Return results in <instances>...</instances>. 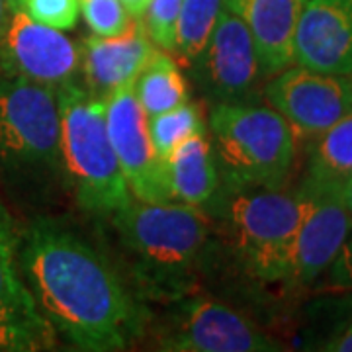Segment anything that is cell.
<instances>
[{
  "label": "cell",
  "mask_w": 352,
  "mask_h": 352,
  "mask_svg": "<svg viewBox=\"0 0 352 352\" xmlns=\"http://www.w3.org/2000/svg\"><path fill=\"white\" fill-rule=\"evenodd\" d=\"M342 198H344V204H346V208L352 215V175L342 180Z\"/></svg>",
  "instance_id": "28"
},
{
  "label": "cell",
  "mask_w": 352,
  "mask_h": 352,
  "mask_svg": "<svg viewBox=\"0 0 352 352\" xmlns=\"http://www.w3.org/2000/svg\"><path fill=\"white\" fill-rule=\"evenodd\" d=\"M327 270L335 288L352 292V233L349 235V239L344 241L342 249L335 256V261L331 263Z\"/></svg>",
  "instance_id": "25"
},
{
  "label": "cell",
  "mask_w": 352,
  "mask_h": 352,
  "mask_svg": "<svg viewBox=\"0 0 352 352\" xmlns=\"http://www.w3.org/2000/svg\"><path fill=\"white\" fill-rule=\"evenodd\" d=\"M190 69L198 88L212 104L252 102L264 78L247 25L227 6L219 12L212 38Z\"/></svg>",
  "instance_id": "8"
},
{
  "label": "cell",
  "mask_w": 352,
  "mask_h": 352,
  "mask_svg": "<svg viewBox=\"0 0 352 352\" xmlns=\"http://www.w3.org/2000/svg\"><path fill=\"white\" fill-rule=\"evenodd\" d=\"M57 90L16 76L0 78V173L59 166Z\"/></svg>",
  "instance_id": "6"
},
{
  "label": "cell",
  "mask_w": 352,
  "mask_h": 352,
  "mask_svg": "<svg viewBox=\"0 0 352 352\" xmlns=\"http://www.w3.org/2000/svg\"><path fill=\"white\" fill-rule=\"evenodd\" d=\"M200 131H208V129L204 126L200 108L190 100L176 106L173 110L149 116L151 141L155 145V151L164 163L178 143H182L186 138Z\"/></svg>",
  "instance_id": "21"
},
{
  "label": "cell",
  "mask_w": 352,
  "mask_h": 352,
  "mask_svg": "<svg viewBox=\"0 0 352 352\" xmlns=\"http://www.w3.org/2000/svg\"><path fill=\"white\" fill-rule=\"evenodd\" d=\"M319 349L329 352H352V323L340 329L333 337H329Z\"/></svg>",
  "instance_id": "26"
},
{
  "label": "cell",
  "mask_w": 352,
  "mask_h": 352,
  "mask_svg": "<svg viewBox=\"0 0 352 352\" xmlns=\"http://www.w3.org/2000/svg\"><path fill=\"white\" fill-rule=\"evenodd\" d=\"M223 0H182L175 25L173 55L182 65H192L212 38Z\"/></svg>",
  "instance_id": "20"
},
{
  "label": "cell",
  "mask_w": 352,
  "mask_h": 352,
  "mask_svg": "<svg viewBox=\"0 0 352 352\" xmlns=\"http://www.w3.org/2000/svg\"><path fill=\"white\" fill-rule=\"evenodd\" d=\"M151 0H122V4L127 8V12L133 18H143V14L147 10Z\"/></svg>",
  "instance_id": "27"
},
{
  "label": "cell",
  "mask_w": 352,
  "mask_h": 352,
  "mask_svg": "<svg viewBox=\"0 0 352 352\" xmlns=\"http://www.w3.org/2000/svg\"><path fill=\"white\" fill-rule=\"evenodd\" d=\"M18 263L39 311L76 351H124L145 327L143 307L110 263L61 223L36 219Z\"/></svg>",
  "instance_id": "1"
},
{
  "label": "cell",
  "mask_w": 352,
  "mask_h": 352,
  "mask_svg": "<svg viewBox=\"0 0 352 352\" xmlns=\"http://www.w3.org/2000/svg\"><path fill=\"white\" fill-rule=\"evenodd\" d=\"M57 104L61 118L59 164L76 204L90 214H116L133 196L110 141L106 100L73 80L57 88Z\"/></svg>",
  "instance_id": "3"
},
{
  "label": "cell",
  "mask_w": 352,
  "mask_h": 352,
  "mask_svg": "<svg viewBox=\"0 0 352 352\" xmlns=\"http://www.w3.org/2000/svg\"><path fill=\"white\" fill-rule=\"evenodd\" d=\"M118 239L135 264L139 284L155 294H178L210 241L208 215L180 201L131 200L112 214Z\"/></svg>",
  "instance_id": "2"
},
{
  "label": "cell",
  "mask_w": 352,
  "mask_h": 352,
  "mask_svg": "<svg viewBox=\"0 0 352 352\" xmlns=\"http://www.w3.org/2000/svg\"><path fill=\"white\" fill-rule=\"evenodd\" d=\"M251 34L264 78L294 65V36L305 0H223Z\"/></svg>",
  "instance_id": "16"
},
{
  "label": "cell",
  "mask_w": 352,
  "mask_h": 352,
  "mask_svg": "<svg viewBox=\"0 0 352 352\" xmlns=\"http://www.w3.org/2000/svg\"><path fill=\"white\" fill-rule=\"evenodd\" d=\"M80 12L90 32L102 38L124 34L135 20L122 0H80Z\"/></svg>",
  "instance_id": "22"
},
{
  "label": "cell",
  "mask_w": 352,
  "mask_h": 352,
  "mask_svg": "<svg viewBox=\"0 0 352 352\" xmlns=\"http://www.w3.org/2000/svg\"><path fill=\"white\" fill-rule=\"evenodd\" d=\"M10 4L24 10L39 24L61 32L75 28L80 14V0H10Z\"/></svg>",
  "instance_id": "23"
},
{
  "label": "cell",
  "mask_w": 352,
  "mask_h": 352,
  "mask_svg": "<svg viewBox=\"0 0 352 352\" xmlns=\"http://www.w3.org/2000/svg\"><path fill=\"white\" fill-rule=\"evenodd\" d=\"M161 351L175 352H274L280 342L245 315L214 300H188L159 339Z\"/></svg>",
  "instance_id": "12"
},
{
  "label": "cell",
  "mask_w": 352,
  "mask_h": 352,
  "mask_svg": "<svg viewBox=\"0 0 352 352\" xmlns=\"http://www.w3.org/2000/svg\"><path fill=\"white\" fill-rule=\"evenodd\" d=\"M133 90L147 116L173 110L188 100V87L173 53L155 47L133 82Z\"/></svg>",
  "instance_id": "18"
},
{
  "label": "cell",
  "mask_w": 352,
  "mask_h": 352,
  "mask_svg": "<svg viewBox=\"0 0 352 352\" xmlns=\"http://www.w3.org/2000/svg\"><path fill=\"white\" fill-rule=\"evenodd\" d=\"M8 12H10V0H0V36L4 32V25L8 20Z\"/></svg>",
  "instance_id": "29"
},
{
  "label": "cell",
  "mask_w": 352,
  "mask_h": 352,
  "mask_svg": "<svg viewBox=\"0 0 352 352\" xmlns=\"http://www.w3.org/2000/svg\"><path fill=\"white\" fill-rule=\"evenodd\" d=\"M166 180L173 200L201 208L219 190V175L215 166L208 131H200L178 143L166 159Z\"/></svg>",
  "instance_id": "17"
},
{
  "label": "cell",
  "mask_w": 352,
  "mask_h": 352,
  "mask_svg": "<svg viewBox=\"0 0 352 352\" xmlns=\"http://www.w3.org/2000/svg\"><path fill=\"white\" fill-rule=\"evenodd\" d=\"M210 133L223 190L286 184L296 161L298 135L274 108L254 102L214 104Z\"/></svg>",
  "instance_id": "4"
},
{
  "label": "cell",
  "mask_w": 352,
  "mask_h": 352,
  "mask_svg": "<svg viewBox=\"0 0 352 352\" xmlns=\"http://www.w3.org/2000/svg\"><path fill=\"white\" fill-rule=\"evenodd\" d=\"M264 98L286 118L298 139H311L352 112V76L289 65L270 76Z\"/></svg>",
  "instance_id": "11"
},
{
  "label": "cell",
  "mask_w": 352,
  "mask_h": 352,
  "mask_svg": "<svg viewBox=\"0 0 352 352\" xmlns=\"http://www.w3.org/2000/svg\"><path fill=\"white\" fill-rule=\"evenodd\" d=\"M300 198L302 219L296 235L288 282L309 284L323 272L352 233V215L342 198V182L305 176Z\"/></svg>",
  "instance_id": "7"
},
{
  "label": "cell",
  "mask_w": 352,
  "mask_h": 352,
  "mask_svg": "<svg viewBox=\"0 0 352 352\" xmlns=\"http://www.w3.org/2000/svg\"><path fill=\"white\" fill-rule=\"evenodd\" d=\"M294 65L352 76V0H305L294 36Z\"/></svg>",
  "instance_id": "14"
},
{
  "label": "cell",
  "mask_w": 352,
  "mask_h": 352,
  "mask_svg": "<svg viewBox=\"0 0 352 352\" xmlns=\"http://www.w3.org/2000/svg\"><path fill=\"white\" fill-rule=\"evenodd\" d=\"M210 204L247 272L263 282H288L302 219L300 192L217 190Z\"/></svg>",
  "instance_id": "5"
},
{
  "label": "cell",
  "mask_w": 352,
  "mask_h": 352,
  "mask_svg": "<svg viewBox=\"0 0 352 352\" xmlns=\"http://www.w3.org/2000/svg\"><path fill=\"white\" fill-rule=\"evenodd\" d=\"M0 71L57 90L80 73V47L61 30L39 24L10 4L0 36Z\"/></svg>",
  "instance_id": "9"
},
{
  "label": "cell",
  "mask_w": 352,
  "mask_h": 352,
  "mask_svg": "<svg viewBox=\"0 0 352 352\" xmlns=\"http://www.w3.org/2000/svg\"><path fill=\"white\" fill-rule=\"evenodd\" d=\"M352 175V112L317 133L309 143L307 176L344 180Z\"/></svg>",
  "instance_id": "19"
},
{
  "label": "cell",
  "mask_w": 352,
  "mask_h": 352,
  "mask_svg": "<svg viewBox=\"0 0 352 352\" xmlns=\"http://www.w3.org/2000/svg\"><path fill=\"white\" fill-rule=\"evenodd\" d=\"M104 100L110 141L133 200L175 201L168 190L166 163L155 151L149 116L141 108L133 85L113 90Z\"/></svg>",
  "instance_id": "10"
},
{
  "label": "cell",
  "mask_w": 352,
  "mask_h": 352,
  "mask_svg": "<svg viewBox=\"0 0 352 352\" xmlns=\"http://www.w3.org/2000/svg\"><path fill=\"white\" fill-rule=\"evenodd\" d=\"M155 47L143 18H135L124 34L113 38L92 34L80 45L82 85L94 96L108 98L113 90L135 82Z\"/></svg>",
  "instance_id": "15"
},
{
  "label": "cell",
  "mask_w": 352,
  "mask_h": 352,
  "mask_svg": "<svg viewBox=\"0 0 352 352\" xmlns=\"http://www.w3.org/2000/svg\"><path fill=\"white\" fill-rule=\"evenodd\" d=\"M18 247L12 215L0 200V352L51 349L55 331L25 286Z\"/></svg>",
  "instance_id": "13"
},
{
  "label": "cell",
  "mask_w": 352,
  "mask_h": 352,
  "mask_svg": "<svg viewBox=\"0 0 352 352\" xmlns=\"http://www.w3.org/2000/svg\"><path fill=\"white\" fill-rule=\"evenodd\" d=\"M182 0H151L143 14V24L151 41L164 51H173L175 45V25L178 20Z\"/></svg>",
  "instance_id": "24"
}]
</instances>
